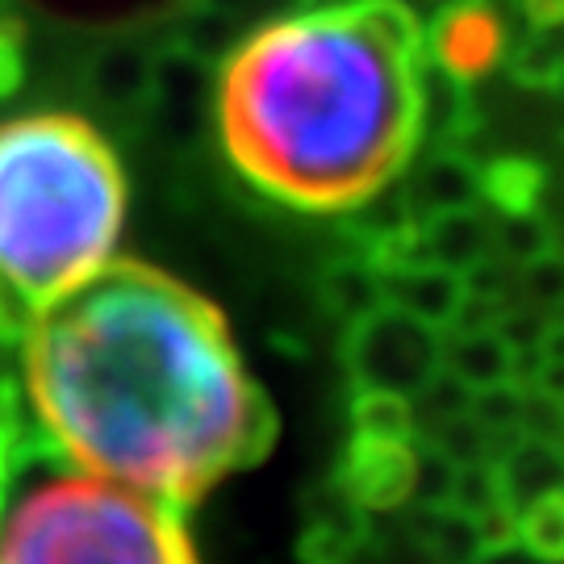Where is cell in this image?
<instances>
[{
  "mask_svg": "<svg viewBox=\"0 0 564 564\" xmlns=\"http://www.w3.org/2000/svg\"><path fill=\"white\" fill-rule=\"evenodd\" d=\"M13 389L9 414L46 452L181 510L276 435L223 314L134 260L18 326Z\"/></svg>",
  "mask_w": 564,
  "mask_h": 564,
  "instance_id": "cell-1",
  "label": "cell"
},
{
  "mask_svg": "<svg viewBox=\"0 0 564 564\" xmlns=\"http://www.w3.org/2000/svg\"><path fill=\"white\" fill-rule=\"evenodd\" d=\"M423 21L405 0L302 4L223 59L214 121L230 163L297 209L377 197L419 142Z\"/></svg>",
  "mask_w": 564,
  "mask_h": 564,
  "instance_id": "cell-2",
  "label": "cell"
},
{
  "mask_svg": "<svg viewBox=\"0 0 564 564\" xmlns=\"http://www.w3.org/2000/svg\"><path fill=\"white\" fill-rule=\"evenodd\" d=\"M130 184L80 113L0 121V323L21 326L118 260Z\"/></svg>",
  "mask_w": 564,
  "mask_h": 564,
  "instance_id": "cell-3",
  "label": "cell"
},
{
  "mask_svg": "<svg viewBox=\"0 0 564 564\" xmlns=\"http://www.w3.org/2000/svg\"><path fill=\"white\" fill-rule=\"evenodd\" d=\"M0 564H202L184 510L76 468L0 410Z\"/></svg>",
  "mask_w": 564,
  "mask_h": 564,
  "instance_id": "cell-4",
  "label": "cell"
},
{
  "mask_svg": "<svg viewBox=\"0 0 564 564\" xmlns=\"http://www.w3.org/2000/svg\"><path fill=\"white\" fill-rule=\"evenodd\" d=\"M343 360L356 389H377L419 402L426 384L444 372V330L419 323L393 305H377L372 314L351 323Z\"/></svg>",
  "mask_w": 564,
  "mask_h": 564,
  "instance_id": "cell-5",
  "label": "cell"
},
{
  "mask_svg": "<svg viewBox=\"0 0 564 564\" xmlns=\"http://www.w3.org/2000/svg\"><path fill=\"white\" fill-rule=\"evenodd\" d=\"M414 468H419V447L414 440H372V435H351L343 452L335 481L351 502L368 514H389L402 510L414 498Z\"/></svg>",
  "mask_w": 564,
  "mask_h": 564,
  "instance_id": "cell-6",
  "label": "cell"
},
{
  "mask_svg": "<svg viewBox=\"0 0 564 564\" xmlns=\"http://www.w3.org/2000/svg\"><path fill=\"white\" fill-rule=\"evenodd\" d=\"M426 63H435L452 80H477L485 76L498 55H502V21L485 0H468V4H452L440 9L431 30H423Z\"/></svg>",
  "mask_w": 564,
  "mask_h": 564,
  "instance_id": "cell-7",
  "label": "cell"
},
{
  "mask_svg": "<svg viewBox=\"0 0 564 564\" xmlns=\"http://www.w3.org/2000/svg\"><path fill=\"white\" fill-rule=\"evenodd\" d=\"M372 540V514L343 494L339 481L305 498V527L297 540L302 564H356Z\"/></svg>",
  "mask_w": 564,
  "mask_h": 564,
  "instance_id": "cell-8",
  "label": "cell"
},
{
  "mask_svg": "<svg viewBox=\"0 0 564 564\" xmlns=\"http://www.w3.org/2000/svg\"><path fill=\"white\" fill-rule=\"evenodd\" d=\"M381 276V302L402 310L419 323L435 326V330H452L460 323V310L468 302V284L460 272H447L440 263L405 260L377 268Z\"/></svg>",
  "mask_w": 564,
  "mask_h": 564,
  "instance_id": "cell-9",
  "label": "cell"
},
{
  "mask_svg": "<svg viewBox=\"0 0 564 564\" xmlns=\"http://www.w3.org/2000/svg\"><path fill=\"white\" fill-rule=\"evenodd\" d=\"M444 377L468 393H489L519 381V356L498 326H452L444 330Z\"/></svg>",
  "mask_w": 564,
  "mask_h": 564,
  "instance_id": "cell-10",
  "label": "cell"
},
{
  "mask_svg": "<svg viewBox=\"0 0 564 564\" xmlns=\"http://www.w3.org/2000/svg\"><path fill=\"white\" fill-rule=\"evenodd\" d=\"M494 477H498V498H502L506 514L514 519L535 498L564 489V444L519 435L494 456Z\"/></svg>",
  "mask_w": 564,
  "mask_h": 564,
  "instance_id": "cell-11",
  "label": "cell"
},
{
  "mask_svg": "<svg viewBox=\"0 0 564 564\" xmlns=\"http://www.w3.org/2000/svg\"><path fill=\"white\" fill-rule=\"evenodd\" d=\"M481 202V167L464 160L460 151L440 147L431 151L405 188V209L410 218H431V214H447V209H468Z\"/></svg>",
  "mask_w": 564,
  "mask_h": 564,
  "instance_id": "cell-12",
  "label": "cell"
},
{
  "mask_svg": "<svg viewBox=\"0 0 564 564\" xmlns=\"http://www.w3.org/2000/svg\"><path fill=\"white\" fill-rule=\"evenodd\" d=\"M155 51L142 42H109L97 59L88 63V93L109 109H139L151 93Z\"/></svg>",
  "mask_w": 564,
  "mask_h": 564,
  "instance_id": "cell-13",
  "label": "cell"
},
{
  "mask_svg": "<svg viewBox=\"0 0 564 564\" xmlns=\"http://www.w3.org/2000/svg\"><path fill=\"white\" fill-rule=\"evenodd\" d=\"M410 535L431 564H473L489 547L481 519L456 506H414Z\"/></svg>",
  "mask_w": 564,
  "mask_h": 564,
  "instance_id": "cell-14",
  "label": "cell"
},
{
  "mask_svg": "<svg viewBox=\"0 0 564 564\" xmlns=\"http://www.w3.org/2000/svg\"><path fill=\"white\" fill-rule=\"evenodd\" d=\"M351 435L372 440H419V410L398 393L356 389L351 398Z\"/></svg>",
  "mask_w": 564,
  "mask_h": 564,
  "instance_id": "cell-15",
  "label": "cell"
},
{
  "mask_svg": "<svg viewBox=\"0 0 564 564\" xmlns=\"http://www.w3.org/2000/svg\"><path fill=\"white\" fill-rule=\"evenodd\" d=\"M514 544L544 564H564V489L544 494L514 514Z\"/></svg>",
  "mask_w": 564,
  "mask_h": 564,
  "instance_id": "cell-16",
  "label": "cell"
},
{
  "mask_svg": "<svg viewBox=\"0 0 564 564\" xmlns=\"http://www.w3.org/2000/svg\"><path fill=\"white\" fill-rule=\"evenodd\" d=\"M323 293L330 310L343 314L347 323H356L364 314H372L381 302V276H377V268L372 260L364 256V260H347V263H335V268H326V281H323Z\"/></svg>",
  "mask_w": 564,
  "mask_h": 564,
  "instance_id": "cell-17",
  "label": "cell"
},
{
  "mask_svg": "<svg viewBox=\"0 0 564 564\" xmlns=\"http://www.w3.org/2000/svg\"><path fill=\"white\" fill-rule=\"evenodd\" d=\"M544 172L527 160H498L481 172V202H489L498 214H531L540 202Z\"/></svg>",
  "mask_w": 564,
  "mask_h": 564,
  "instance_id": "cell-18",
  "label": "cell"
},
{
  "mask_svg": "<svg viewBox=\"0 0 564 564\" xmlns=\"http://www.w3.org/2000/svg\"><path fill=\"white\" fill-rule=\"evenodd\" d=\"M556 242H552V230L547 223L531 209V214H498V226H494V256H506L514 263H535L552 256Z\"/></svg>",
  "mask_w": 564,
  "mask_h": 564,
  "instance_id": "cell-19",
  "label": "cell"
},
{
  "mask_svg": "<svg viewBox=\"0 0 564 564\" xmlns=\"http://www.w3.org/2000/svg\"><path fill=\"white\" fill-rule=\"evenodd\" d=\"M523 284L527 297L535 305H556L564 297V263L556 260V251L544 256V260L527 263L523 268Z\"/></svg>",
  "mask_w": 564,
  "mask_h": 564,
  "instance_id": "cell-20",
  "label": "cell"
},
{
  "mask_svg": "<svg viewBox=\"0 0 564 564\" xmlns=\"http://www.w3.org/2000/svg\"><path fill=\"white\" fill-rule=\"evenodd\" d=\"M519 4H523V18L531 25V34H544V30L564 21V0H519Z\"/></svg>",
  "mask_w": 564,
  "mask_h": 564,
  "instance_id": "cell-21",
  "label": "cell"
},
{
  "mask_svg": "<svg viewBox=\"0 0 564 564\" xmlns=\"http://www.w3.org/2000/svg\"><path fill=\"white\" fill-rule=\"evenodd\" d=\"M473 564H544V561H535V556L523 552L514 540H506V544H489Z\"/></svg>",
  "mask_w": 564,
  "mask_h": 564,
  "instance_id": "cell-22",
  "label": "cell"
},
{
  "mask_svg": "<svg viewBox=\"0 0 564 564\" xmlns=\"http://www.w3.org/2000/svg\"><path fill=\"white\" fill-rule=\"evenodd\" d=\"M431 4H435V13H440V9H452V4H468V0H431Z\"/></svg>",
  "mask_w": 564,
  "mask_h": 564,
  "instance_id": "cell-23",
  "label": "cell"
}]
</instances>
